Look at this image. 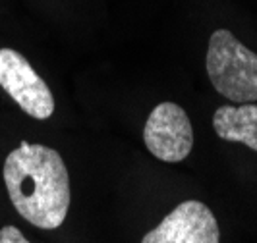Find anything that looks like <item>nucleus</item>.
Returning <instances> with one entry per match:
<instances>
[{"instance_id":"obj_7","label":"nucleus","mask_w":257,"mask_h":243,"mask_svg":"<svg viewBox=\"0 0 257 243\" xmlns=\"http://www.w3.org/2000/svg\"><path fill=\"white\" fill-rule=\"evenodd\" d=\"M0 243H29L26 235L18 230L16 226H4L0 230Z\"/></svg>"},{"instance_id":"obj_1","label":"nucleus","mask_w":257,"mask_h":243,"mask_svg":"<svg viewBox=\"0 0 257 243\" xmlns=\"http://www.w3.org/2000/svg\"><path fill=\"white\" fill-rule=\"evenodd\" d=\"M4 183L20 216L41 230H56L70 208V174L58 151L22 141L4 160Z\"/></svg>"},{"instance_id":"obj_5","label":"nucleus","mask_w":257,"mask_h":243,"mask_svg":"<svg viewBox=\"0 0 257 243\" xmlns=\"http://www.w3.org/2000/svg\"><path fill=\"white\" fill-rule=\"evenodd\" d=\"M219 222L201 201H184L161 224L143 235L142 243H219Z\"/></svg>"},{"instance_id":"obj_3","label":"nucleus","mask_w":257,"mask_h":243,"mask_svg":"<svg viewBox=\"0 0 257 243\" xmlns=\"http://www.w3.org/2000/svg\"><path fill=\"white\" fill-rule=\"evenodd\" d=\"M0 87L35 120H47L54 112V97L49 85L26 56L14 49H0Z\"/></svg>"},{"instance_id":"obj_4","label":"nucleus","mask_w":257,"mask_h":243,"mask_svg":"<svg viewBox=\"0 0 257 243\" xmlns=\"http://www.w3.org/2000/svg\"><path fill=\"white\" fill-rule=\"evenodd\" d=\"M143 141L155 158L163 162H180L193 149L190 116L176 103L157 104L145 122Z\"/></svg>"},{"instance_id":"obj_6","label":"nucleus","mask_w":257,"mask_h":243,"mask_svg":"<svg viewBox=\"0 0 257 243\" xmlns=\"http://www.w3.org/2000/svg\"><path fill=\"white\" fill-rule=\"evenodd\" d=\"M213 128L222 141L242 143L257 153V104L219 106L213 116Z\"/></svg>"},{"instance_id":"obj_2","label":"nucleus","mask_w":257,"mask_h":243,"mask_svg":"<svg viewBox=\"0 0 257 243\" xmlns=\"http://www.w3.org/2000/svg\"><path fill=\"white\" fill-rule=\"evenodd\" d=\"M205 66L211 85L222 97L240 104L257 101V54L228 29L211 33Z\"/></svg>"}]
</instances>
